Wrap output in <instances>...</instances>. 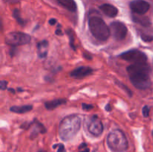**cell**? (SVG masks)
<instances>
[{"instance_id":"2e32d148","label":"cell","mask_w":153,"mask_h":152,"mask_svg":"<svg viewBox=\"0 0 153 152\" xmlns=\"http://www.w3.org/2000/svg\"><path fill=\"white\" fill-rule=\"evenodd\" d=\"M31 110H32V105H29V104L22 106H13L10 108V111L15 113H19V114L28 113Z\"/></svg>"},{"instance_id":"9a60e30c","label":"cell","mask_w":153,"mask_h":152,"mask_svg":"<svg viewBox=\"0 0 153 152\" xmlns=\"http://www.w3.org/2000/svg\"><path fill=\"white\" fill-rule=\"evenodd\" d=\"M132 19L134 22L136 23H138L140 25H143L144 27L149 26L151 24L150 20L149 19V18L146 17V16H142L140 14H133L132 15Z\"/></svg>"},{"instance_id":"6da1fadb","label":"cell","mask_w":153,"mask_h":152,"mask_svg":"<svg viewBox=\"0 0 153 152\" xmlns=\"http://www.w3.org/2000/svg\"><path fill=\"white\" fill-rule=\"evenodd\" d=\"M128 76L132 84L139 89H148L151 86L149 77L150 67L146 63L131 64L127 67Z\"/></svg>"},{"instance_id":"ac0fdd59","label":"cell","mask_w":153,"mask_h":152,"mask_svg":"<svg viewBox=\"0 0 153 152\" xmlns=\"http://www.w3.org/2000/svg\"><path fill=\"white\" fill-rule=\"evenodd\" d=\"M13 17L15 18V19L16 20V22H18V24H19V25H24L25 23H26V22H25V21L24 20L22 17H21L20 12H19V10H17V9H14V10H13Z\"/></svg>"},{"instance_id":"52a82bcc","label":"cell","mask_w":153,"mask_h":152,"mask_svg":"<svg viewBox=\"0 0 153 152\" xmlns=\"http://www.w3.org/2000/svg\"><path fill=\"white\" fill-rule=\"evenodd\" d=\"M110 26L113 37L117 40H122L126 38L128 33V29L125 24L119 21H115L111 23Z\"/></svg>"},{"instance_id":"ffe728a7","label":"cell","mask_w":153,"mask_h":152,"mask_svg":"<svg viewBox=\"0 0 153 152\" xmlns=\"http://www.w3.org/2000/svg\"><path fill=\"white\" fill-rule=\"evenodd\" d=\"M115 83H116V84L117 85V86H119L120 88H121V89H123V90L125 91V92H126L127 94H128V96H129V97L132 96V92H131V91L130 90V89H128V88L127 87L126 85H124L123 83H122V82H120V81H119V80H116V82H115Z\"/></svg>"},{"instance_id":"7c38bea8","label":"cell","mask_w":153,"mask_h":152,"mask_svg":"<svg viewBox=\"0 0 153 152\" xmlns=\"http://www.w3.org/2000/svg\"><path fill=\"white\" fill-rule=\"evenodd\" d=\"M48 46L49 43L47 40H42L37 45V55L40 58H45L48 55Z\"/></svg>"},{"instance_id":"44dd1931","label":"cell","mask_w":153,"mask_h":152,"mask_svg":"<svg viewBox=\"0 0 153 152\" xmlns=\"http://www.w3.org/2000/svg\"><path fill=\"white\" fill-rule=\"evenodd\" d=\"M79 152H90V149L88 148L86 143H82L79 145Z\"/></svg>"},{"instance_id":"f546056e","label":"cell","mask_w":153,"mask_h":152,"mask_svg":"<svg viewBox=\"0 0 153 152\" xmlns=\"http://www.w3.org/2000/svg\"><path fill=\"white\" fill-rule=\"evenodd\" d=\"M8 91L9 92H12V93H14L15 92V90L13 89H11V88H9L8 89Z\"/></svg>"},{"instance_id":"cb8c5ba5","label":"cell","mask_w":153,"mask_h":152,"mask_svg":"<svg viewBox=\"0 0 153 152\" xmlns=\"http://www.w3.org/2000/svg\"><path fill=\"white\" fill-rule=\"evenodd\" d=\"M142 112H143V116H144V117H148L149 115V107H148L147 105L144 106V107H143Z\"/></svg>"},{"instance_id":"4dcf8cb0","label":"cell","mask_w":153,"mask_h":152,"mask_svg":"<svg viewBox=\"0 0 153 152\" xmlns=\"http://www.w3.org/2000/svg\"><path fill=\"white\" fill-rule=\"evenodd\" d=\"M17 90L19 91V92H21V91H23V89H19V88H18Z\"/></svg>"},{"instance_id":"7402d4cb","label":"cell","mask_w":153,"mask_h":152,"mask_svg":"<svg viewBox=\"0 0 153 152\" xmlns=\"http://www.w3.org/2000/svg\"><path fill=\"white\" fill-rule=\"evenodd\" d=\"M141 38H142V40H143V41H145V42H150V41H152V40H153L152 36L146 35V34H141Z\"/></svg>"},{"instance_id":"d6986e66","label":"cell","mask_w":153,"mask_h":152,"mask_svg":"<svg viewBox=\"0 0 153 152\" xmlns=\"http://www.w3.org/2000/svg\"><path fill=\"white\" fill-rule=\"evenodd\" d=\"M66 33L68 35L69 37V40H70V45L71 46L72 49H73L74 51H76V46H75V43H74V34H73V31L71 29H67L66 31Z\"/></svg>"},{"instance_id":"277c9868","label":"cell","mask_w":153,"mask_h":152,"mask_svg":"<svg viewBox=\"0 0 153 152\" xmlns=\"http://www.w3.org/2000/svg\"><path fill=\"white\" fill-rule=\"evenodd\" d=\"M89 27L91 34L99 40H108L111 31L108 25L102 18L99 16H92L89 19Z\"/></svg>"},{"instance_id":"8992f818","label":"cell","mask_w":153,"mask_h":152,"mask_svg":"<svg viewBox=\"0 0 153 152\" xmlns=\"http://www.w3.org/2000/svg\"><path fill=\"white\" fill-rule=\"evenodd\" d=\"M120 58L128 62L135 63H144L147 61V57L143 52L137 49H131L126 51L121 55H120Z\"/></svg>"},{"instance_id":"1f68e13d","label":"cell","mask_w":153,"mask_h":152,"mask_svg":"<svg viewBox=\"0 0 153 152\" xmlns=\"http://www.w3.org/2000/svg\"><path fill=\"white\" fill-rule=\"evenodd\" d=\"M39 152H46V151H39Z\"/></svg>"},{"instance_id":"4316f807","label":"cell","mask_w":153,"mask_h":152,"mask_svg":"<svg viewBox=\"0 0 153 152\" xmlns=\"http://www.w3.org/2000/svg\"><path fill=\"white\" fill-rule=\"evenodd\" d=\"M49 22L51 25H54L57 22V20L55 19H49Z\"/></svg>"},{"instance_id":"ba28073f","label":"cell","mask_w":153,"mask_h":152,"mask_svg":"<svg viewBox=\"0 0 153 152\" xmlns=\"http://www.w3.org/2000/svg\"><path fill=\"white\" fill-rule=\"evenodd\" d=\"M103 124L98 116H93L88 124V131L92 135L99 137L103 132Z\"/></svg>"},{"instance_id":"603a6c76","label":"cell","mask_w":153,"mask_h":152,"mask_svg":"<svg viewBox=\"0 0 153 152\" xmlns=\"http://www.w3.org/2000/svg\"><path fill=\"white\" fill-rule=\"evenodd\" d=\"M56 147H58V151H57V152H67L65 148H64V145L63 144H58V145H53V148H55Z\"/></svg>"},{"instance_id":"e0dca14e","label":"cell","mask_w":153,"mask_h":152,"mask_svg":"<svg viewBox=\"0 0 153 152\" xmlns=\"http://www.w3.org/2000/svg\"><path fill=\"white\" fill-rule=\"evenodd\" d=\"M57 1L70 11L75 12L77 10V5L74 0H57Z\"/></svg>"},{"instance_id":"5b68a950","label":"cell","mask_w":153,"mask_h":152,"mask_svg":"<svg viewBox=\"0 0 153 152\" xmlns=\"http://www.w3.org/2000/svg\"><path fill=\"white\" fill-rule=\"evenodd\" d=\"M31 41V37L28 34L23 32H10L7 34L5 37L6 44L16 47L18 46L28 44Z\"/></svg>"},{"instance_id":"f1b7e54d","label":"cell","mask_w":153,"mask_h":152,"mask_svg":"<svg viewBox=\"0 0 153 152\" xmlns=\"http://www.w3.org/2000/svg\"><path fill=\"white\" fill-rule=\"evenodd\" d=\"M105 110H108V111H111V107L110 104H108L105 107Z\"/></svg>"},{"instance_id":"4fadbf2b","label":"cell","mask_w":153,"mask_h":152,"mask_svg":"<svg viewBox=\"0 0 153 152\" xmlns=\"http://www.w3.org/2000/svg\"><path fill=\"white\" fill-rule=\"evenodd\" d=\"M31 125L33 126V130L31 131V137H37L38 134H44L46 132V129L43 125L40 122H39L37 119H34L33 122H31Z\"/></svg>"},{"instance_id":"8fae6325","label":"cell","mask_w":153,"mask_h":152,"mask_svg":"<svg viewBox=\"0 0 153 152\" xmlns=\"http://www.w3.org/2000/svg\"><path fill=\"white\" fill-rule=\"evenodd\" d=\"M102 11L109 17H115L118 13V10L115 6L110 4H104L100 6Z\"/></svg>"},{"instance_id":"9c48e42d","label":"cell","mask_w":153,"mask_h":152,"mask_svg":"<svg viewBox=\"0 0 153 152\" xmlns=\"http://www.w3.org/2000/svg\"><path fill=\"white\" fill-rule=\"evenodd\" d=\"M130 7L133 13L143 15L149 10L150 5L144 0H134L130 3Z\"/></svg>"},{"instance_id":"7a4b0ae2","label":"cell","mask_w":153,"mask_h":152,"mask_svg":"<svg viewBox=\"0 0 153 152\" xmlns=\"http://www.w3.org/2000/svg\"><path fill=\"white\" fill-rule=\"evenodd\" d=\"M82 118L78 115H71L62 119L59 125V135L64 141L73 139L80 130Z\"/></svg>"},{"instance_id":"30bf717a","label":"cell","mask_w":153,"mask_h":152,"mask_svg":"<svg viewBox=\"0 0 153 152\" xmlns=\"http://www.w3.org/2000/svg\"><path fill=\"white\" fill-rule=\"evenodd\" d=\"M93 69L89 66H80L70 72V76L73 78H83L92 74Z\"/></svg>"},{"instance_id":"3957f363","label":"cell","mask_w":153,"mask_h":152,"mask_svg":"<svg viewBox=\"0 0 153 152\" xmlns=\"http://www.w3.org/2000/svg\"><path fill=\"white\" fill-rule=\"evenodd\" d=\"M107 144L112 152H124L128 148V141L120 130H114L107 137Z\"/></svg>"},{"instance_id":"d4e9b609","label":"cell","mask_w":153,"mask_h":152,"mask_svg":"<svg viewBox=\"0 0 153 152\" xmlns=\"http://www.w3.org/2000/svg\"><path fill=\"white\" fill-rule=\"evenodd\" d=\"M94 108V105L92 104H82V109L85 110H91Z\"/></svg>"},{"instance_id":"83f0119b","label":"cell","mask_w":153,"mask_h":152,"mask_svg":"<svg viewBox=\"0 0 153 152\" xmlns=\"http://www.w3.org/2000/svg\"><path fill=\"white\" fill-rule=\"evenodd\" d=\"M55 34L57 35H62V31H61V30L60 28H57L56 31H55Z\"/></svg>"},{"instance_id":"5bb4252c","label":"cell","mask_w":153,"mask_h":152,"mask_svg":"<svg viewBox=\"0 0 153 152\" xmlns=\"http://www.w3.org/2000/svg\"><path fill=\"white\" fill-rule=\"evenodd\" d=\"M67 103V100L64 98H58V99H54L52 101H47L45 103V107L47 110H52L57 108L62 104H65Z\"/></svg>"},{"instance_id":"d6a6232c","label":"cell","mask_w":153,"mask_h":152,"mask_svg":"<svg viewBox=\"0 0 153 152\" xmlns=\"http://www.w3.org/2000/svg\"><path fill=\"white\" fill-rule=\"evenodd\" d=\"M152 137H153V131H152Z\"/></svg>"},{"instance_id":"484cf974","label":"cell","mask_w":153,"mask_h":152,"mask_svg":"<svg viewBox=\"0 0 153 152\" xmlns=\"http://www.w3.org/2000/svg\"><path fill=\"white\" fill-rule=\"evenodd\" d=\"M7 82L6 80H1V82H0V87H1V89H2V90L7 89Z\"/></svg>"}]
</instances>
